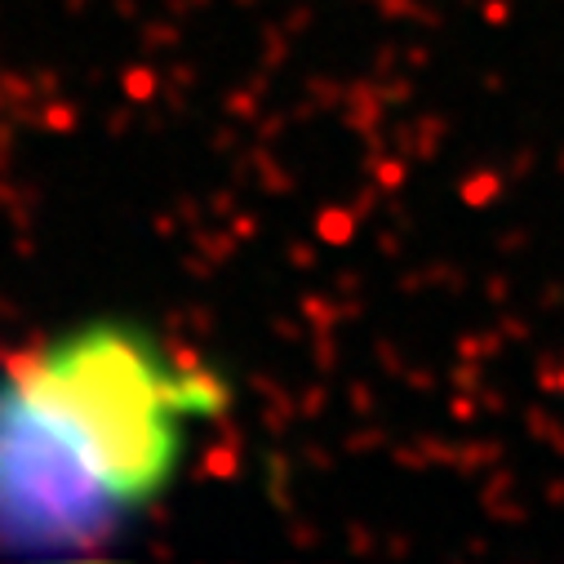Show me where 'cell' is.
Wrapping results in <instances>:
<instances>
[{
  "instance_id": "6da1fadb",
  "label": "cell",
  "mask_w": 564,
  "mask_h": 564,
  "mask_svg": "<svg viewBox=\"0 0 564 564\" xmlns=\"http://www.w3.org/2000/svg\"><path fill=\"white\" fill-rule=\"evenodd\" d=\"M227 382L124 316L85 321L0 373V551H98L174 485Z\"/></svg>"
}]
</instances>
